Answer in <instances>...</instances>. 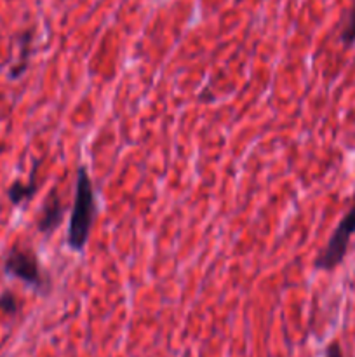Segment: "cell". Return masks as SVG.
Instances as JSON below:
<instances>
[{
  "label": "cell",
  "instance_id": "6da1fadb",
  "mask_svg": "<svg viewBox=\"0 0 355 357\" xmlns=\"http://www.w3.org/2000/svg\"><path fill=\"white\" fill-rule=\"evenodd\" d=\"M94 218H96V195H94L93 181L86 167L80 166L77 171L75 197H73L68 237H66L70 250L77 253L84 251L93 230Z\"/></svg>",
  "mask_w": 355,
  "mask_h": 357
},
{
  "label": "cell",
  "instance_id": "7a4b0ae2",
  "mask_svg": "<svg viewBox=\"0 0 355 357\" xmlns=\"http://www.w3.org/2000/svg\"><path fill=\"white\" fill-rule=\"evenodd\" d=\"M3 272L33 288L40 295H47L51 291V279L42 268L35 250L28 244H16L7 251L3 258Z\"/></svg>",
  "mask_w": 355,
  "mask_h": 357
},
{
  "label": "cell",
  "instance_id": "3957f363",
  "mask_svg": "<svg viewBox=\"0 0 355 357\" xmlns=\"http://www.w3.org/2000/svg\"><path fill=\"white\" fill-rule=\"evenodd\" d=\"M355 234V194L354 201H352L350 208L345 213L343 218L340 220L338 227L334 229L333 236L329 237L324 250L320 251L319 257L315 258V268L317 271L331 272L334 268L340 267L343 264L345 257L350 248V241Z\"/></svg>",
  "mask_w": 355,
  "mask_h": 357
},
{
  "label": "cell",
  "instance_id": "277c9868",
  "mask_svg": "<svg viewBox=\"0 0 355 357\" xmlns=\"http://www.w3.org/2000/svg\"><path fill=\"white\" fill-rule=\"evenodd\" d=\"M65 218V206H63L61 197H59L58 190H51L45 197L44 204H42L40 216L37 218V229L42 236H49V234L56 232L59 225Z\"/></svg>",
  "mask_w": 355,
  "mask_h": 357
},
{
  "label": "cell",
  "instance_id": "5b68a950",
  "mask_svg": "<svg viewBox=\"0 0 355 357\" xmlns=\"http://www.w3.org/2000/svg\"><path fill=\"white\" fill-rule=\"evenodd\" d=\"M37 171H38V164H35L33 169H31L30 173V180L28 181L16 180L9 188H7V197H9L10 204L21 206V204H26L28 201L33 199V195L37 194L38 190Z\"/></svg>",
  "mask_w": 355,
  "mask_h": 357
},
{
  "label": "cell",
  "instance_id": "8992f818",
  "mask_svg": "<svg viewBox=\"0 0 355 357\" xmlns=\"http://www.w3.org/2000/svg\"><path fill=\"white\" fill-rule=\"evenodd\" d=\"M340 40L345 47H352L355 44V0L352 2L350 10H348L347 21H345L343 30L340 33Z\"/></svg>",
  "mask_w": 355,
  "mask_h": 357
},
{
  "label": "cell",
  "instance_id": "52a82bcc",
  "mask_svg": "<svg viewBox=\"0 0 355 357\" xmlns=\"http://www.w3.org/2000/svg\"><path fill=\"white\" fill-rule=\"evenodd\" d=\"M19 300H17V296L14 295L13 291H3L2 295H0V312L3 314V316H16L17 312H19Z\"/></svg>",
  "mask_w": 355,
  "mask_h": 357
},
{
  "label": "cell",
  "instance_id": "ba28073f",
  "mask_svg": "<svg viewBox=\"0 0 355 357\" xmlns=\"http://www.w3.org/2000/svg\"><path fill=\"white\" fill-rule=\"evenodd\" d=\"M324 357H343V349H341L340 342L334 340L327 345L326 349V356Z\"/></svg>",
  "mask_w": 355,
  "mask_h": 357
}]
</instances>
